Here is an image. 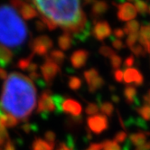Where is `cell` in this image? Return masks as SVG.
Segmentation results:
<instances>
[{
	"label": "cell",
	"mask_w": 150,
	"mask_h": 150,
	"mask_svg": "<svg viewBox=\"0 0 150 150\" xmlns=\"http://www.w3.org/2000/svg\"><path fill=\"white\" fill-rule=\"evenodd\" d=\"M36 105V89L29 77L11 72L3 85L0 107L16 120L27 121Z\"/></svg>",
	"instance_id": "cell-1"
},
{
	"label": "cell",
	"mask_w": 150,
	"mask_h": 150,
	"mask_svg": "<svg viewBox=\"0 0 150 150\" xmlns=\"http://www.w3.org/2000/svg\"><path fill=\"white\" fill-rule=\"evenodd\" d=\"M37 8L40 16L48 18L57 27L72 36L85 29L89 21L81 9L80 1H35L30 2Z\"/></svg>",
	"instance_id": "cell-2"
},
{
	"label": "cell",
	"mask_w": 150,
	"mask_h": 150,
	"mask_svg": "<svg viewBox=\"0 0 150 150\" xmlns=\"http://www.w3.org/2000/svg\"><path fill=\"white\" fill-rule=\"evenodd\" d=\"M28 28L16 10L8 5L0 6V44L20 50L28 38Z\"/></svg>",
	"instance_id": "cell-3"
},
{
	"label": "cell",
	"mask_w": 150,
	"mask_h": 150,
	"mask_svg": "<svg viewBox=\"0 0 150 150\" xmlns=\"http://www.w3.org/2000/svg\"><path fill=\"white\" fill-rule=\"evenodd\" d=\"M52 95V92L50 90H45L40 95V98L38 100L37 113H40L42 119L44 120H47L50 116V113L56 110Z\"/></svg>",
	"instance_id": "cell-4"
},
{
	"label": "cell",
	"mask_w": 150,
	"mask_h": 150,
	"mask_svg": "<svg viewBox=\"0 0 150 150\" xmlns=\"http://www.w3.org/2000/svg\"><path fill=\"white\" fill-rule=\"evenodd\" d=\"M53 46L52 39L47 35H39L30 42V48L32 53L39 56H47L50 49Z\"/></svg>",
	"instance_id": "cell-5"
},
{
	"label": "cell",
	"mask_w": 150,
	"mask_h": 150,
	"mask_svg": "<svg viewBox=\"0 0 150 150\" xmlns=\"http://www.w3.org/2000/svg\"><path fill=\"white\" fill-rule=\"evenodd\" d=\"M40 69L42 77L47 84V86H51L54 78L61 72V67L55 62H53L49 56H45V62L42 63Z\"/></svg>",
	"instance_id": "cell-6"
},
{
	"label": "cell",
	"mask_w": 150,
	"mask_h": 150,
	"mask_svg": "<svg viewBox=\"0 0 150 150\" xmlns=\"http://www.w3.org/2000/svg\"><path fill=\"white\" fill-rule=\"evenodd\" d=\"M87 126L91 132L100 135L109 128V120L103 114H97L87 117Z\"/></svg>",
	"instance_id": "cell-7"
},
{
	"label": "cell",
	"mask_w": 150,
	"mask_h": 150,
	"mask_svg": "<svg viewBox=\"0 0 150 150\" xmlns=\"http://www.w3.org/2000/svg\"><path fill=\"white\" fill-rule=\"evenodd\" d=\"M11 6L19 12L25 20H31L39 16V13L37 10L32 5L26 2L20 1V0H14V1L10 2Z\"/></svg>",
	"instance_id": "cell-8"
},
{
	"label": "cell",
	"mask_w": 150,
	"mask_h": 150,
	"mask_svg": "<svg viewBox=\"0 0 150 150\" xmlns=\"http://www.w3.org/2000/svg\"><path fill=\"white\" fill-rule=\"evenodd\" d=\"M91 33L95 39L98 41H103L104 39L110 37L112 31L110 25L107 21H96L93 22V28L91 30Z\"/></svg>",
	"instance_id": "cell-9"
},
{
	"label": "cell",
	"mask_w": 150,
	"mask_h": 150,
	"mask_svg": "<svg viewBox=\"0 0 150 150\" xmlns=\"http://www.w3.org/2000/svg\"><path fill=\"white\" fill-rule=\"evenodd\" d=\"M82 111V107L80 102L76 100L71 98H64L61 105V112L70 115V117H78L81 116Z\"/></svg>",
	"instance_id": "cell-10"
},
{
	"label": "cell",
	"mask_w": 150,
	"mask_h": 150,
	"mask_svg": "<svg viewBox=\"0 0 150 150\" xmlns=\"http://www.w3.org/2000/svg\"><path fill=\"white\" fill-rule=\"evenodd\" d=\"M117 18L119 20L122 21V22H129V21L133 20L137 16V9L135 6L131 3H122L117 7Z\"/></svg>",
	"instance_id": "cell-11"
},
{
	"label": "cell",
	"mask_w": 150,
	"mask_h": 150,
	"mask_svg": "<svg viewBox=\"0 0 150 150\" xmlns=\"http://www.w3.org/2000/svg\"><path fill=\"white\" fill-rule=\"evenodd\" d=\"M124 81L127 84L133 83L135 87L141 86L144 82V77L142 73L136 68H127L125 70Z\"/></svg>",
	"instance_id": "cell-12"
},
{
	"label": "cell",
	"mask_w": 150,
	"mask_h": 150,
	"mask_svg": "<svg viewBox=\"0 0 150 150\" xmlns=\"http://www.w3.org/2000/svg\"><path fill=\"white\" fill-rule=\"evenodd\" d=\"M89 55L90 53L86 50L81 49V50L74 51L70 57V62L72 67L75 69H80L84 67L87 63Z\"/></svg>",
	"instance_id": "cell-13"
},
{
	"label": "cell",
	"mask_w": 150,
	"mask_h": 150,
	"mask_svg": "<svg viewBox=\"0 0 150 150\" xmlns=\"http://www.w3.org/2000/svg\"><path fill=\"white\" fill-rule=\"evenodd\" d=\"M123 94L126 101L129 104L132 105V107H135V108H139L140 107V101H139L138 98H137V89L136 87L132 86V85H128L127 86L124 91H123Z\"/></svg>",
	"instance_id": "cell-14"
},
{
	"label": "cell",
	"mask_w": 150,
	"mask_h": 150,
	"mask_svg": "<svg viewBox=\"0 0 150 150\" xmlns=\"http://www.w3.org/2000/svg\"><path fill=\"white\" fill-rule=\"evenodd\" d=\"M109 9V5L104 1H94L91 9V16L96 19L104 15Z\"/></svg>",
	"instance_id": "cell-15"
},
{
	"label": "cell",
	"mask_w": 150,
	"mask_h": 150,
	"mask_svg": "<svg viewBox=\"0 0 150 150\" xmlns=\"http://www.w3.org/2000/svg\"><path fill=\"white\" fill-rule=\"evenodd\" d=\"M149 136L150 132L148 131H139L137 133L130 134L129 137H128V140H129L131 145L136 146L137 147L144 145Z\"/></svg>",
	"instance_id": "cell-16"
},
{
	"label": "cell",
	"mask_w": 150,
	"mask_h": 150,
	"mask_svg": "<svg viewBox=\"0 0 150 150\" xmlns=\"http://www.w3.org/2000/svg\"><path fill=\"white\" fill-rule=\"evenodd\" d=\"M14 58V53L4 45H0V67H7Z\"/></svg>",
	"instance_id": "cell-17"
},
{
	"label": "cell",
	"mask_w": 150,
	"mask_h": 150,
	"mask_svg": "<svg viewBox=\"0 0 150 150\" xmlns=\"http://www.w3.org/2000/svg\"><path fill=\"white\" fill-rule=\"evenodd\" d=\"M73 45L75 44V41L72 35L69 33H64L58 37V45L62 51H68Z\"/></svg>",
	"instance_id": "cell-18"
},
{
	"label": "cell",
	"mask_w": 150,
	"mask_h": 150,
	"mask_svg": "<svg viewBox=\"0 0 150 150\" xmlns=\"http://www.w3.org/2000/svg\"><path fill=\"white\" fill-rule=\"evenodd\" d=\"M18 124V120L10 114H3L0 117V127H14Z\"/></svg>",
	"instance_id": "cell-19"
},
{
	"label": "cell",
	"mask_w": 150,
	"mask_h": 150,
	"mask_svg": "<svg viewBox=\"0 0 150 150\" xmlns=\"http://www.w3.org/2000/svg\"><path fill=\"white\" fill-rule=\"evenodd\" d=\"M32 150H53L54 147H52L51 145H49L45 139L41 137H36L32 143L31 146Z\"/></svg>",
	"instance_id": "cell-20"
},
{
	"label": "cell",
	"mask_w": 150,
	"mask_h": 150,
	"mask_svg": "<svg viewBox=\"0 0 150 150\" xmlns=\"http://www.w3.org/2000/svg\"><path fill=\"white\" fill-rule=\"evenodd\" d=\"M98 104H99V108L100 110V111L103 113V115H105L106 117H111L113 114V110H114V106L112 103L105 101V102H101L100 100V96H98Z\"/></svg>",
	"instance_id": "cell-21"
},
{
	"label": "cell",
	"mask_w": 150,
	"mask_h": 150,
	"mask_svg": "<svg viewBox=\"0 0 150 150\" xmlns=\"http://www.w3.org/2000/svg\"><path fill=\"white\" fill-rule=\"evenodd\" d=\"M55 150H77L73 137L71 135L66 136V140L60 142Z\"/></svg>",
	"instance_id": "cell-22"
},
{
	"label": "cell",
	"mask_w": 150,
	"mask_h": 150,
	"mask_svg": "<svg viewBox=\"0 0 150 150\" xmlns=\"http://www.w3.org/2000/svg\"><path fill=\"white\" fill-rule=\"evenodd\" d=\"M139 30H140V25L137 20H131L129 22H127L124 26L125 35L137 34Z\"/></svg>",
	"instance_id": "cell-23"
},
{
	"label": "cell",
	"mask_w": 150,
	"mask_h": 150,
	"mask_svg": "<svg viewBox=\"0 0 150 150\" xmlns=\"http://www.w3.org/2000/svg\"><path fill=\"white\" fill-rule=\"evenodd\" d=\"M49 58L53 62H55L58 65H62L63 63L64 60H65L66 56L64 54V52L62 51H60V50H57V49H54L52 50L51 52H50V55H49Z\"/></svg>",
	"instance_id": "cell-24"
},
{
	"label": "cell",
	"mask_w": 150,
	"mask_h": 150,
	"mask_svg": "<svg viewBox=\"0 0 150 150\" xmlns=\"http://www.w3.org/2000/svg\"><path fill=\"white\" fill-rule=\"evenodd\" d=\"M34 56H35L34 53H31V54L28 55L27 57L20 59L16 63L17 68H19L20 70H22V71H27V69L30 66V64L32 63V61H33Z\"/></svg>",
	"instance_id": "cell-25"
},
{
	"label": "cell",
	"mask_w": 150,
	"mask_h": 150,
	"mask_svg": "<svg viewBox=\"0 0 150 150\" xmlns=\"http://www.w3.org/2000/svg\"><path fill=\"white\" fill-rule=\"evenodd\" d=\"M83 76H84L85 81H86V82L88 83V85H90L96 78L99 76V71L96 69L92 68L88 71H85L83 73Z\"/></svg>",
	"instance_id": "cell-26"
},
{
	"label": "cell",
	"mask_w": 150,
	"mask_h": 150,
	"mask_svg": "<svg viewBox=\"0 0 150 150\" xmlns=\"http://www.w3.org/2000/svg\"><path fill=\"white\" fill-rule=\"evenodd\" d=\"M104 83H105V81L102 79V77L98 76L89 85V91L91 92V93H94L95 91H97L99 89H100L104 85Z\"/></svg>",
	"instance_id": "cell-27"
},
{
	"label": "cell",
	"mask_w": 150,
	"mask_h": 150,
	"mask_svg": "<svg viewBox=\"0 0 150 150\" xmlns=\"http://www.w3.org/2000/svg\"><path fill=\"white\" fill-rule=\"evenodd\" d=\"M68 85L71 90L72 91H78L82 85V81L77 77V76H70L69 77V81Z\"/></svg>",
	"instance_id": "cell-28"
},
{
	"label": "cell",
	"mask_w": 150,
	"mask_h": 150,
	"mask_svg": "<svg viewBox=\"0 0 150 150\" xmlns=\"http://www.w3.org/2000/svg\"><path fill=\"white\" fill-rule=\"evenodd\" d=\"M82 123V117H69L66 120V125L69 128H75Z\"/></svg>",
	"instance_id": "cell-29"
},
{
	"label": "cell",
	"mask_w": 150,
	"mask_h": 150,
	"mask_svg": "<svg viewBox=\"0 0 150 150\" xmlns=\"http://www.w3.org/2000/svg\"><path fill=\"white\" fill-rule=\"evenodd\" d=\"M136 110L138 115L141 116V119H144L145 120H150V106L144 105Z\"/></svg>",
	"instance_id": "cell-30"
},
{
	"label": "cell",
	"mask_w": 150,
	"mask_h": 150,
	"mask_svg": "<svg viewBox=\"0 0 150 150\" xmlns=\"http://www.w3.org/2000/svg\"><path fill=\"white\" fill-rule=\"evenodd\" d=\"M9 140V135L6 127H0V150H3L6 142Z\"/></svg>",
	"instance_id": "cell-31"
},
{
	"label": "cell",
	"mask_w": 150,
	"mask_h": 150,
	"mask_svg": "<svg viewBox=\"0 0 150 150\" xmlns=\"http://www.w3.org/2000/svg\"><path fill=\"white\" fill-rule=\"evenodd\" d=\"M103 144V150H122L121 146L119 143L115 142L114 140H105L102 142Z\"/></svg>",
	"instance_id": "cell-32"
},
{
	"label": "cell",
	"mask_w": 150,
	"mask_h": 150,
	"mask_svg": "<svg viewBox=\"0 0 150 150\" xmlns=\"http://www.w3.org/2000/svg\"><path fill=\"white\" fill-rule=\"evenodd\" d=\"M135 7L137 9V12H139L141 15L145 16L148 12V5L144 1H134Z\"/></svg>",
	"instance_id": "cell-33"
},
{
	"label": "cell",
	"mask_w": 150,
	"mask_h": 150,
	"mask_svg": "<svg viewBox=\"0 0 150 150\" xmlns=\"http://www.w3.org/2000/svg\"><path fill=\"white\" fill-rule=\"evenodd\" d=\"M21 128H22V130L25 132V133H26V134H29V133H31V132H36L37 130H38V126L36 125V124H35V123H28L27 121H25V122H24L23 123V125L21 126Z\"/></svg>",
	"instance_id": "cell-34"
},
{
	"label": "cell",
	"mask_w": 150,
	"mask_h": 150,
	"mask_svg": "<svg viewBox=\"0 0 150 150\" xmlns=\"http://www.w3.org/2000/svg\"><path fill=\"white\" fill-rule=\"evenodd\" d=\"M110 64H111V67L113 70H119V68L121 66V63H122V60L121 57L119 56L117 53H114V54L110 58Z\"/></svg>",
	"instance_id": "cell-35"
},
{
	"label": "cell",
	"mask_w": 150,
	"mask_h": 150,
	"mask_svg": "<svg viewBox=\"0 0 150 150\" xmlns=\"http://www.w3.org/2000/svg\"><path fill=\"white\" fill-rule=\"evenodd\" d=\"M99 110H100L99 105L95 104V103H88L86 109H85V112H86V114L89 115L90 117L92 115H97Z\"/></svg>",
	"instance_id": "cell-36"
},
{
	"label": "cell",
	"mask_w": 150,
	"mask_h": 150,
	"mask_svg": "<svg viewBox=\"0 0 150 150\" xmlns=\"http://www.w3.org/2000/svg\"><path fill=\"white\" fill-rule=\"evenodd\" d=\"M45 141L51 145L52 147H54L55 146V139H56V135L53 131L48 130L45 133Z\"/></svg>",
	"instance_id": "cell-37"
},
{
	"label": "cell",
	"mask_w": 150,
	"mask_h": 150,
	"mask_svg": "<svg viewBox=\"0 0 150 150\" xmlns=\"http://www.w3.org/2000/svg\"><path fill=\"white\" fill-rule=\"evenodd\" d=\"M99 52H100V54H101L102 56H104V57H108V58H110V57L114 54V53H116L110 47L107 46V45H102V46H100Z\"/></svg>",
	"instance_id": "cell-38"
},
{
	"label": "cell",
	"mask_w": 150,
	"mask_h": 150,
	"mask_svg": "<svg viewBox=\"0 0 150 150\" xmlns=\"http://www.w3.org/2000/svg\"><path fill=\"white\" fill-rule=\"evenodd\" d=\"M130 51L132 52L133 54H135L136 56L139 57V56H146V52H145L144 48L140 45H135L133 47L130 48Z\"/></svg>",
	"instance_id": "cell-39"
},
{
	"label": "cell",
	"mask_w": 150,
	"mask_h": 150,
	"mask_svg": "<svg viewBox=\"0 0 150 150\" xmlns=\"http://www.w3.org/2000/svg\"><path fill=\"white\" fill-rule=\"evenodd\" d=\"M110 41H111V42H112L113 47H114L117 51H120V50H122V49H124V48L126 47V45H124V42H123L121 40L117 39V38H115V37L112 36V35L110 37Z\"/></svg>",
	"instance_id": "cell-40"
},
{
	"label": "cell",
	"mask_w": 150,
	"mask_h": 150,
	"mask_svg": "<svg viewBox=\"0 0 150 150\" xmlns=\"http://www.w3.org/2000/svg\"><path fill=\"white\" fill-rule=\"evenodd\" d=\"M138 37H139V33L128 35V36L127 38V41H126L127 45L129 47V48L133 47L135 45V44H136V42L138 40Z\"/></svg>",
	"instance_id": "cell-41"
},
{
	"label": "cell",
	"mask_w": 150,
	"mask_h": 150,
	"mask_svg": "<svg viewBox=\"0 0 150 150\" xmlns=\"http://www.w3.org/2000/svg\"><path fill=\"white\" fill-rule=\"evenodd\" d=\"M127 139V135L125 131H120L114 136V141L117 143H123Z\"/></svg>",
	"instance_id": "cell-42"
},
{
	"label": "cell",
	"mask_w": 150,
	"mask_h": 150,
	"mask_svg": "<svg viewBox=\"0 0 150 150\" xmlns=\"http://www.w3.org/2000/svg\"><path fill=\"white\" fill-rule=\"evenodd\" d=\"M114 79L116 80V81L117 82H122V81L124 80V73L122 70H116L114 71Z\"/></svg>",
	"instance_id": "cell-43"
},
{
	"label": "cell",
	"mask_w": 150,
	"mask_h": 150,
	"mask_svg": "<svg viewBox=\"0 0 150 150\" xmlns=\"http://www.w3.org/2000/svg\"><path fill=\"white\" fill-rule=\"evenodd\" d=\"M135 62V57L133 56V54L129 55V56H127V58L125 60L124 62V68L126 70V68H131V66L134 64Z\"/></svg>",
	"instance_id": "cell-44"
},
{
	"label": "cell",
	"mask_w": 150,
	"mask_h": 150,
	"mask_svg": "<svg viewBox=\"0 0 150 150\" xmlns=\"http://www.w3.org/2000/svg\"><path fill=\"white\" fill-rule=\"evenodd\" d=\"M113 35H114V37H116L117 39H120V40L125 36L124 30H122L121 28H116L113 32Z\"/></svg>",
	"instance_id": "cell-45"
},
{
	"label": "cell",
	"mask_w": 150,
	"mask_h": 150,
	"mask_svg": "<svg viewBox=\"0 0 150 150\" xmlns=\"http://www.w3.org/2000/svg\"><path fill=\"white\" fill-rule=\"evenodd\" d=\"M35 29L39 32H44L46 29L45 25L42 23L41 20H36L35 23Z\"/></svg>",
	"instance_id": "cell-46"
},
{
	"label": "cell",
	"mask_w": 150,
	"mask_h": 150,
	"mask_svg": "<svg viewBox=\"0 0 150 150\" xmlns=\"http://www.w3.org/2000/svg\"><path fill=\"white\" fill-rule=\"evenodd\" d=\"M101 149H103L102 143H93V144H91L90 146L86 150H101Z\"/></svg>",
	"instance_id": "cell-47"
},
{
	"label": "cell",
	"mask_w": 150,
	"mask_h": 150,
	"mask_svg": "<svg viewBox=\"0 0 150 150\" xmlns=\"http://www.w3.org/2000/svg\"><path fill=\"white\" fill-rule=\"evenodd\" d=\"M4 150H16V146H15V144L9 139V140L6 142L5 147H4Z\"/></svg>",
	"instance_id": "cell-48"
},
{
	"label": "cell",
	"mask_w": 150,
	"mask_h": 150,
	"mask_svg": "<svg viewBox=\"0 0 150 150\" xmlns=\"http://www.w3.org/2000/svg\"><path fill=\"white\" fill-rule=\"evenodd\" d=\"M135 150H150V141L145 143L144 145H142V146H140L136 147Z\"/></svg>",
	"instance_id": "cell-49"
},
{
	"label": "cell",
	"mask_w": 150,
	"mask_h": 150,
	"mask_svg": "<svg viewBox=\"0 0 150 150\" xmlns=\"http://www.w3.org/2000/svg\"><path fill=\"white\" fill-rule=\"evenodd\" d=\"M37 70H38V65H37L36 63H33V62L30 64L29 68L27 69V71H28L29 73L30 72H34V71H37Z\"/></svg>",
	"instance_id": "cell-50"
},
{
	"label": "cell",
	"mask_w": 150,
	"mask_h": 150,
	"mask_svg": "<svg viewBox=\"0 0 150 150\" xmlns=\"http://www.w3.org/2000/svg\"><path fill=\"white\" fill-rule=\"evenodd\" d=\"M7 76L8 75H7L6 71L3 68L0 67V80H6Z\"/></svg>",
	"instance_id": "cell-51"
},
{
	"label": "cell",
	"mask_w": 150,
	"mask_h": 150,
	"mask_svg": "<svg viewBox=\"0 0 150 150\" xmlns=\"http://www.w3.org/2000/svg\"><path fill=\"white\" fill-rule=\"evenodd\" d=\"M111 100L115 103H119L120 102V97L119 96H117L115 94H112L111 95Z\"/></svg>",
	"instance_id": "cell-52"
},
{
	"label": "cell",
	"mask_w": 150,
	"mask_h": 150,
	"mask_svg": "<svg viewBox=\"0 0 150 150\" xmlns=\"http://www.w3.org/2000/svg\"><path fill=\"white\" fill-rule=\"evenodd\" d=\"M3 114H5V113H4V112L2 111V110H1V107H0V117H1V116H2Z\"/></svg>",
	"instance_id": "cell-53"
},
{
	"label": "cell",
	"mask_w": 150,
	"mask_h": 150,
	"mask_svg": "<svg viewBox=\"0 0 150 150\" xmlns=\"http://www.w3.org/2000/svg\"><path fill=\"white\" fill-rule=\"evenodd\" d=\"M148 13H149V14H150V6H148Z\"/></svg>",
	"instance_id": "cell-54"
},
{
	"label": "cell",
	"mask_w": 150,
	"mask_h": 150,
	"mask_svg": "<svg viewBox=\"0 0 150 150\" xmlns=\"http://www.w3.org/2000/svg\"><path fill=\"white\" fill-rule=\"evenodd\" d=\"M148 26H149V28H150V23H148Z\"/></svg>",
	"instance_id": "cell-55"
}]
</instances>
